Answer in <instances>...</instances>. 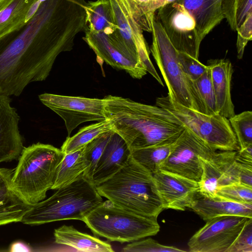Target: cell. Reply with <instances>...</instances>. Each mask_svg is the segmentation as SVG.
Wrapping results in <instances>:
<instances>
[{
    "label": "cell",
    "instance_id": "14",
    "mask_svg": "<svg viewBox=\"0 0 252 252\" xmlns=\"http://www.w3.org/2000/svg\"><path fill=\"white\" fill-rule=\"evenodd\" d=\"M109 1L117 26L116 30L110 34L111 37L130 60L144 67L140 61L137 50L147 44L143 34V31L133 18L125 0Z\"/></svg>",
    "mask_w": 252,
    "mask_h": 252
},
{
    "label": "cell",
    "instance_id": "13",
    "mask_svg": "<svg viewBox=\"0 0 252 252\" xmlns=\"http://www.w3.org/2000/svg\"><path fill=\"white\" fill-rule=\"evenodd\" d=\"M236 153L217 151L210 158L199 157L202 167L201 177L198 182L200 193L215 197L219 187L239 182L240 162L236 160Z\"/></svg>",
    "mask_w": 252,
    "mask_h": 252
},
{
    "label": "cell",
    "instance_id": "16",
    "mask_svg": "<svg viewBox=\"0 0 252 252\" xmlns=\"http://www.w3.org/2000/svg\"><path fill=\"white\" fill-rule=\"evenodd\" d=\"M83 40L94 51L98 62L126 71L133 78L141 79L147 74L144 67L130 60L117 45L110 34L85 32Z\"/></svg>",
    "mask_w": 252,
    "mask_h": 252
},
{
    "label": "cell",
    "instance_id": "23",
    "mask_svg": "<svg viewBox=\"0 0 252 252\" xmlns=\"http://www.w3.org/2000/svg\"><path fill=\"white\" fill-rule=\"evenodd\" d=\"M55 242L56 244L72 247L78 251L86 252H113L111 245L108 242L101 240L77 230L72 225H63L54 232Z\"/></svg>",
    "mask_w": 252,
    "mask_h": 252
},
{
    "label": "cell",
    "instance_id": "41",
    "mask_svg": "<svg viewBox=\"0 0 252 252\" xmlns=\"http://www.w3.org/2000/svg\"><path fill=\"white\" fill-rule=\"evenodd\" d=\"M9 252H31V248L27 244L21 241H16L11 244Z\"/></svg>",
    "mask_w": 252,
    "mask_h": 252
},
{
    "label": "cell",
    "instance_id": "39",
    "mask_svg": "<svg viewBox=\"0 0 252 252\" xmlns=\"http://www.w3.org/2000/svg\"><path fill=\"white\" fill-rule=\"evenodd\" d=\"M240 162L239 182L252 187V164Z\"/></svg>",
    "mask_w": 252,
    "mask_h": 252
},
{
    "label": "cell",
    "instance_id": "18",
    "mask_svg": "<svg viewBox=\"0 0 252 252\" xmlns=\"http://www.w3.org/2000/svg\"><path fill=\"white\" fill-rule=\"evenodd\" d=\"M130 156L126 142L115 132L97 162L92 181L96 186L110 178L126 164Z\"/></svg>",
    "mask_w": 252,
    "mask_h": 252
},
{
    "label": "cell",
    "instance_id": "9",
    "mask_svg": "<svg viewBox=\"0 0 252 252\" xmlns=\"http://www.w3.org/2000/svg\"><path fill=\"white\" fill-rule=\"evenodd\" d=\"M216 152L186 128L160 170L198 182L202 174L199 157L210 158Z\"/></svg>",
    "mask_w": 252,
    "mask_h": 252
},
{
    "label": "cell",
    "instance_id": "40",
    "mask_svg": "<svg viewBox=\"0 0 252 252\" xmlns=\"http://www.w3.org/2000/svg\"><path fill=\"white\" fill-rule=\"evenodd\" d=\"M236 158L239 162L252 164V145L237 151Z\"/></svg>",
    "mask_w": 252,
    "mask_h": 252
},
{
    "label": "cell",
    "instance_id": "24",
    "mask_svg": "<svg viewBox=\"0 0 252 252\" xmlns=\"http://www.w3.org/2000/svg\"><path fill=\"white\" fill-rule=\"evenodd\" d=\"M38 0H11L0 11V42L19 31L27 15Z\"/></svg>",
    "mask_w": 252,
    "mask_h": 252
},
{
    "label": "cell",
    "instance_id": "6",
    "mask_svg": "<svg viewBox=\"0 0 252 252\" xmlns=\"http://www.w3.org/2000/svg\"><path fill=\"white\" fill-rule=\"evenodd\" d=\"M152 33L150 51L167 86L170 99L191 109L209 114L195 82L183 70L178 61V51L155 16Z\"/></svg>",
    "mask_w": 252,
    "mask_h": 252
},
{
    "label": "cell",
    "instance_id": "12",
    "mask_svg": "<svg viewBox=\"0 0 252 252\" xmlns=\"http://www.w3.org/2000/svg\"><path fill=\"white\" fill-rule=\"evenodd\" d=\"M40 101L64 122L67 137L80 124L90 121L106 120L103 98H87L44 93Z\"/></svg>",
    "mask_w": 252,
    "mask_h": 252
},
{
    "label": "cell",
    "instance_id": "28",
    "mask_svg": "<svg viewBox=\"0 0 252 252\" xmlns=\"http://www.w3.org/2000/svg\"><path fill=\"white\" fill-rule=\"evenodd\" d=\"M111 129V125L106 119L85 126L73 136L67 137L61 150L64 154L75 152L84 148L100 134Z\"/></svg>",
    "mask_w": 252,
    "mask_h": 252
},
{
    "label": "cell",
    "instance_id": "33",
    "mask_svg": "<svg viewBox=\"0 0 252 252\" xmlns=\"http://www.w3.org/2000/svg\"><path fill=\"white\" fill-rule=\"evenodd\" d=\"M216 196L234 202L252 204V187L234 183L219 187Z\"/></svg>",
    "mask_w": 252,
    "mask_h": 252
},
{
    "label": "cell",
    "instance_id": "21",
    "mask_svg": "<svg viewBox=\"0 0 252 252\" xmlns=\"http://www.w3.org/2000/svg\"><path fill=\"white\" fill-rule=\"evenodd\" d=\"M14 169L0 168V226L21 222L32 205L26 203L12 185Z\"/></svg>",
    "mask_w": 252,
    "mask_h": 252
},
{
    "label": "cell",
    "instance_id": "15",
    "mask_svg": "<svg viewBox=\"0 0 252 252\" xmlns=\"http://www.w3.org/2000/svg\"><path fill=\"white\" fill-rule=\"evenodd\" d=\"M153 176L164 209H190L198 191V182L161 170Z\"/></svg>",
    "mask_w": 252,
    "mask_h": 252
},
{
    "label": "cell",
    "instance_id": "26",
    "mask_svg": "<svg viewBox=\"0 0 252 252\" xmlns=\"http://www.w3.org/2000/svg\"><path fill=\"white\" fill-rule=\"evenodd\" d=\"M84 149V147L64 154L57 169L51 189L56 190L69 184L83 174L88 167Z\"/></svg>",
    "mask_w": 252,
    "mask_h": 252
},
{
    "label": "cell",
    "instance_id": "38",
    "mask_svg": "<svg viewBox=\"0 0 252 252\" xmlns=\"http://www.w3.org/2000/svg\"><path fill=\"white\" fill-rule=\"evenodd\" d=\"M236 31L237 57L239 59H241L247 43L252 39V13L246 18Z\"/></svg>",
    "mask_w": 252,
    "mask_h": 252
},
{
    "label": "cell",
    "instance_id": "10",
    "mask_svg": "<svg viewBox=\"0 0 252 252\" xmlns=\"http://www.w3.org/2000/svg\"><path fill=\"white\" fill-rule=\"evenodd\" d=\"M156 18L177 51L198 59L202 40L194 19L182 5L176 1L167 4L158 10Z\"/></svg>",
    "mask_w": 252,
    "mask_h": 252
},
{
    "label": "cell",
    "instance_id": "8",
    "mask_svg": "<svg viewBox=\"0 0 252 252\" xmlns=\"http://www.w3.org/2000/svg\"><path fill=\"white\" fill-rule=\"evenodd\" d=\"M156 105L172 114L181 124L211 149L237 151L239 147L228 119L219 114L209 115L184 106L166 96L158 97Z\"/></svg>",
    "mask_w": 252,
    "mask_h": 252
},
{
    "label": "cell",
    "instance_id": "5",
    "mask_svg": "<svg viewBox=\"0 0 252 252\" xmlns=\"http://www.w3.org/2000/svg\"><path fill=\"white\" fill-rule=\"evenodd\" d=\"M64 154L52 145L37 143L24 147L13 170L12 185L28 204L43 200L53 186Z\"/></svg>",
    "mask_w": 252,
    "mask_h": 252
},
{
    "label": "cell",
    "instance_id": "1",
    "mask_svg": "<svg viewBox=\"0 0 252 252\" xmlns=\"http://www.w3.org/2000/svg\"><path fill=\"white\" fill-rule=\"evenodd\" d=\"M84 0H47L18 32L0 42V94L18 96L45 80L62 52L88 30Z\"/></svg>",
    "mask_w": 252,
    "mask_h": 252
},
{
    "label": "cell",
    "instance_id": "20",
    "mask_svg": "<svg viewBox=\"0 0 252 252\" xmlns=\"http://www.w3.org/2000/svg\"><path fill=\"white\" fill-rule=\"evenodd\" d=\"M204 220L223 216H238L252 218V204L232 202L219 197L207 196L198 191L190 207Z\"/></svg>",
    "mask_w": 252,
    "mask_h": 252
},
{
    "label": "cell",
    "instance_id": "36",
    "mask_svg": "<svg viewBox=\"0 0 252 252\" xmlns=\"http://www.w3.org/2000/svg\"><path fill=\"white\" fill-rule=\"evenodd\" d=\"M178 59L183 70L194 82L209 68L208 65L185 53L178 51Z\"/></svg>",
    "mask_w": 252,
    "mask_h": 252
},
{
    "label": "cell",
    "instance_id": "22",
    "mask_svg": "<svg viewBox=\"0 0 252 252\" xmlns=\"http://www.w3.org/2000/svg\"><path fill=\"white\" fill-rule=\"evenodd\" d=\"M222 0H176L194 19L200 38L204 37L224 19Z\"/></svg>",
    "mask_w": 252,
    "mask_h": 252
},
{
    "label": "cell",
    "instance_id": "11",
    "mask_svg": "<svg viewBox=\"0 0 252 252\" xmlns=\"http://www.w3.org/2000/svg\"><path fill=\"white\" fill-rule=\"evenodd\" d=\"M251 219L223 216L211 219L189 239L192 252H226Z\"/></svg>",
    "mask_w": 252,
    "mask_h": 252
},
{
    "label": "cell",
    "instance_id": "32",
    "mask_svg": "<svg viewBox=\"0 0 252 252\" xmlns=\"http://www.w3.org/2000/svg\"><path fill=\"white\" fill-rule=\"evenodd\" d=\"M239 149L252 145V112L245 111L228 119Z\"/></svg>",
    "mask_w": 252,
    "mask_h": 252
},
{
    "label": "cell",
    "instance_id": "37",
    "mask_svg": "<svg viewBox=\"0 0 252 252\" xmlns=\"http://www.w3.org/2000/svg\"><path fill=\"white\" fill-rule=\"evenodd\" d=\"M226 252H252V218L248 220Z\"/></svg>",
    "mask_w": 252,
    "mask_h": 252
},
{
    "label": "cell",
    "instance_id": "4",
    "mask_svg": "<svg viewBox=\"0 0 252 252\" xmlns=\"http://www.w3.org/2000/svg\"><path fill=\"white\" fill-rule=\"evenodd\" d=\"M102 202L96 186L82 174L70 184L57 189L47 199L32 205L21 222L37 225L69 220L83 221Z\"/></svg>",
    "mask_w": 252,
    "mask_h": 252
},
{
    "label": "cell",
    "instance_id": "42",
    "mask_svg": "<svg viewBox=\"0 0 252 252\" xmlns=\"http://www.w3.org/2000/svg\"><path fill=\"white\" fill-rule=\"evenodd\" d=\"M3 0H0V3Z\"/></svg>",
    "mask_w": 252,
    "mask_h": 252
},
{
    "label": "cell",
    "instance_id": "17",
    "mask_svg": "<svg viewBox=\"0 0 252 252\" xmlns=\"http://www.w3.org/2000/svg\"><path fill=\"white\" fill-rule=\"evenodd\" d=\"M11 102L9 96L0 94V163L18 159L24 148L20 117Z\"/></svg>",
    "mask_w": 252,
    "mask_h": 252
},
{
    "label": "cell",
    "instance_id": "35",
    "mask_svg": "<svg viewBox=\"0 0 252 252\" xmlns=\"http://www.w3.org/2000/svg\"><path fill=\"white\" fill-rule=\"evenodd\" d=\"M124 252H181L184 250L174 246L159 244L152 238L139 240L126 245L122 249Z\"/></svg>",
    "mask_w": 252,
    "mask_h": 252
},
{
    "label": "cell",
    "instance_id": "31",
    "mask_svg": "<svg viewBox=\"0 0 252 252\" xmlns=\"http://www.w3.org/2000/svg\"><path fill=\"white\" fill-rule=\"evenodd\" d=\"M114 132L113 129L103 132L84 147V155L88 167L84 172L83 175L89 180L92 181L97 162Z\"/></svg>",
    "mask_w": 252,
    "mask_h": 252
},
{
    "label": "cell",
    "instance_id": "29",
    "mask_svg": "<svg viewBox=\"0 0 252 252\" xmlns=\"http://www.w3.org/2000/svg\"><path fill=\"white\" fill-rule=\"evenodd\" d=\"M135 20L144 31L152 32L155 13L163 6L162 0H125Z\"/></svg>",
    "mask_w": 252,
    "mask_h": 252
},
{
    "label": "cell",
    "instance_id": "27",
    "mask_svg": "<svg viewBox=\"0 0 252 252\" xmlns=\"http://www.w3.org/2000/svg\"><path fill=\"white\" fill-rule=\"evenodd\" d=\"M176 140L132 150L131 157L153 175L160 170L174 147Z\"/></svg>",
    "mask_w": 252,
    "mask_h": 252
},
{
    "label": "cell",
    "instance_id": "19",
    "mask_svg": "<svg viewBox=\"0 0 252 252\" xmlns=\"http://www.w3.org/2000/svg\"><path fill=\"white\" fill-rule=\"evenodd\" d=\"M209 63L217 113L229 119L235 114L230 91L232 65L224 59L210 61Z\"/></svg>",
    "mask_w": 252,
    "mask_h": 252
},
{
    "label": "cell",
    "instance_id": "25",
    "mask_svg": "<svg viewBox=\"0 0 252 252\" xmlns=\"http://www.w3.org/2000/svg\"><path fill=\"white\" fill-rule=\"evenodd\" d=\"M85 11L88 31L111 34L116 30L109 0L89 1L87 2Z\"/></svg>",
    "mask_w": 252,
    "mask_h": 252
},
{
    "label": "cell",
    "instance_id": "30",
    "mask_svg": "<svg viewBox=\"0 0 252 252\" xmlns=\"http://www.w3.org/2000/svg\"><path fill=\"white\" fill-rule=\"evenodd\" d=\"M221 9L224 19L231 29L236 31L252 13V0H222Z\"/></svg>",
    "mask_w": 252,
    "mask_h": 252
},
{
    "label": "cell",
    "instance_id": "34",
    "mask_svg": "<svg viewBox=\"0 0 252 252\" xmlns=\"http://www.w3.org/2000/svg\"><path fill=\"white\" fill-rule=\"evenodd\" d=\"M195 83L206 106L209 114H218L209 66V68L195 81Z\"/></svg>",
    "mask_w": 252,
    "mask_h": 252
},
{
    "label": "cell",
    "instance_id": "7",
    "mask_svg": "<svg viewBox=\"0 0 252 252\" xmlns=\"http://www.w3.org/2000/svg\"><path fill=\"white\" fill-rule=\"evenodd\" d=\"M157 218L128 211L107 199L88 213L83 221L95 236L126 243L156 235L160 229Z\"/></svg>",
    "mask_w": 252,
    "mask_h": 252
},
{
    "label": "cell",
    "instance_id": "2",
    "mask_svg": "<svg viewBox=\"0 0 252 252\" xmlns=\"http://www.w3.org/2000/svg\"><path fill=\"white\" fill-rule=\"evenodd\" d=\"M103 99L106 119L130 151L174 142L186 129L172 114L156 105L112 95Z\"/></svg>",
    "mask_w": 252,
    "mask_h": 252
},
{
    "label": "cell",
    "instance_id": "3",
    "mask_svg": "<svg viewBox=\"0 0 252 252\" xmlns=\"http://www.w3.org/2000/svg\"><path fill=\"white\" fill-rule=\"evenodd\" d=\"M96 188L101 196L142 216L158 218L164 210L153 175L131 156L121 169Z\"/></svg>",
    "mask_w": 252,
    "mask_h": 252
}]
</instances>
